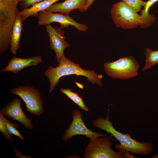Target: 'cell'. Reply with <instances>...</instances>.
Here are the masks:
<instances>
[{
	"mask_svg": "<svg viewBox=\"0 0 158 158\" xmlns=\"http://www.w3.org/2000/svg\"><path fill=\"white\" fill-rule=\"evenodd\" d=\"M45 29L49 37V47L55 53V59L59 63L65 56L64 51L70 46L65 40L62 30L60 28H54L50 24L46 25Z\"/></svg>",
	"mask_w": 158,
	"mask_h": 158,
	"instance_id": "10",
	"label": "cell"
},
{
	"mask_svg": "<svg viewBox=\"0 0 158 158\" xmlns=\"http://www.w3.org/2000/svg\"><path fill=\"white\" fill-rule=\"evenodd\" d=\"M109 113L108 110L105 118L99 117L93 122L92 125L95 127L111 134L119 141L120 144L115 146L116 148L121 152L128 151L133 154L145 155L151 153L152 150V143L138 142L131 138L129 133L124 134L117 130L113 126L111 121L109 120Z\"/></svg>",
	"mask_w": 158,
	"mask_h": 158,
	"instance_id": "1",
	"label": "cell"
},
{
	"mask_svg": "<svg viewBox=\"0 0 158 158\" xmlns=\"http://www.w3.org/2000/svg\"><path fill=\"white\" fill-rule=\"evenodd\" d=\"M4 118V116L0 113V131L6 140H11L13 135L9 132L5 121Z\"/></svg>",
	"mask_w": 158,
	"mask_h": 158,
	"instance_id": "19",
	"label": "cell"
},
{
	"mask_svg": "<svg viewBox=\"0 0 158 158\" xmlns=\"http://www.w3.org/2000/svg\"><path fill=\"white\" fill-rule=\"evenodd\" d=\"M59 0H45L19 12L18 14L21 16L22 20L23 21L31 16H37L39 12L47 10L52 4Z\"/></svg>",
	"mask_w": 158,
	"mask_h": 158,
	"instance_id": "14",
	"label": "cell"
},
{
	"mask_svg": "<svg viewBox=\"0 0 158 158\" xmlns=\"http://www.w3.org/2000/svg\"><path fill=\"white\" fill-rule=\"evenodd\" d=\"M59 63V66L55 68L49 66L44 72V75L48 78L50 83V94L61 77L71 75L85 76L87 78L88 81L100 87L102 86L101 80L102 76L98 75L94 71L82 69L78 64L75 63L65 56Z\"/></svg>",
	"mask_w": 158,
	"mask_h": 158,
	"instance_id": "2",
	"label": "cell"
},
{
	"mask_svg": "<svg viewBox=\"0 0 158 158\" xmlns=\"http://www.w3.org/2000/svg\"><path fill=\"white\" fill-rule=\"evenodd\" d=\"M145 55L146 58L145 63L142 71L148 69L158 63V50L153 51L150 48H147Z\"/></svg>",
	"mask_w": 158,
	"mask_h": 158,
	"instance_id": "15",
	"label": "cell"
},
{
	"mask_svg": "<svg viewBox=\"0 0 158 158\" xmlns=\"http://www.w3.org/2000/svg\"><path fill=\"white\" fill-rule=\"evenodd\" d=\"M22 101L18 98H15L6 104L0 110V113L16 120L23 124L26 128L31 130L33 126L31 119L23 111L21 107Z\"/></svg>",
	"mask_w": 158,
	"mask_h": 158,
	"instance_id": "9",
	"label": "cell"
},
{
	"mask_svg": "<svg viewBox=\"0 0 158 158\" xmlns=\"http://www.w3.org/2000/svg\"><path fill=\"white\" fill-rule=\"evenodd\" d=\"M15 152L16 156L19 158H31L32 157L29 156H25L19 152L17 149L15 147Z\"/></svg>",
	"mask_w": 158,
	"mask_h": 158,
	"instance_id": "22",
	"label": "cell"
},
{
	"mask_svg": "<svg viewBox=\"0 0 158 158\" xmlns=\"http://www.w3.org/2000/svg\"><path fill=\"white\" fill-rule=\"evenodd\" d=\"M157 23H158V21H157Z\"/></svg>",
	"mask_w": 158,
	"mask_h": 158,
	"instance_id": "25",
	"label": "cell"
},
{
	"mask_svg": "<svg viewBox=\"0 0 158 158\" xmlns=\"http://www.w3.org/2000/svg\"><path fill=\"white\" fill-rule=\"evenodd\" d=\"M107 137L90 140L85 151L86 158H126L124 152L113 150L112 141Z\"/></svg>",
	"mask_w": 158,
	"mask_h": 158,
	"instance_id": "5",
	"label": "cell"
},
{
	"mask_svg": "<svg viewBox=\"0 0 158 158\" xmlns=\"http://www.w3.org/2000/svg\"><path fill=\"white\" fill-rule=\"evenodd\" d=\"M11 92L23 100L29 113L35 116H39L44 113L43 101L37 89L28 86H21L12 89Z\"/></svg>",
	"mask_w": 158,
	"mask_h": 158,
	"instance_id": "6",
	"label": "cell"
},
{
	"mask_svg": "<svg viewBox=\"0 0 158 158\" xmlns=\"http://www.w3.org/2000/svg\"><path fill=\"white\" fill-rule=\"evenodd\" d=\"M131 154L132 153L130 154L128 151H126L124 153L125 155L126 158H136V157L132 154Z\"/></svg>",
	"mask_w": 158,
	"mask_h": 158,
	"instance_id": "24",
	"label": "cell"
},
{
	"mask_svg": "<svg viewBox=\"0 0 158 158\" xmlns=\"http://www.w3.org/2000/svg\"><path fill=\"white\" fill-rule=\"evenodd\" d=\"M104 67L109 76L115 79H126L138 75L139 65L134 57L130 56L120 58L113 62H105Z\"/></svg>",
	"mask_w": 158,
	"mask_h": 158,
	"instance_id": "4",
	"label": "cell"
},
{
	"mask_svg": "<svg viewBox=\"0 0 158 158\" xmlns=\"http://www.w3.org/2000/svg\"><path fill=\"white\" fill-rule=\"evenodd\" d=\"M111 13L115 25L124 29H131L139 26L145 28L152 25L134 9L121 1L117 2L113 5Z\"/></svg>",
	"mask_w": 158,
	"mask_h": 158,
	"instance_id": "3",
	"label": "cell"
},
{
	"mask_svg": "<svg viewBox=\"0 0 158 158\" xmlns=\"http://www.w3.org/2000/svg\"><path fill=\"white\" fill-rule=\"evenodd\" d=\"M73 120L68 128L65 131L62 139L64 141L69 140L72 137L81 135L86 136L90 140L96 138L100 136L107 137L114 140L107 135L93 132L88 128L83 121L81 113L77 110L73 111Z\"/></svg>",
	"mask_w": 158,
	"mask_h": 158,
	"instance_id": "8",
	"label": "cell"
},
{
	"mask_svg": "<svg viewBox=\"0 0 158 158\" xmlns=\"http://www.w3.org/2000/svg\"><path fill=\"white\" fill-rule=\"evenodd\" d=\"M20 4L22 10L27 9L30 6L45 0H20Z\"/></svg>",
	"mask_w": 158,
	"mask_h": 158,
	"instance_id": "21",
	"label": "cell"
},
{
	"mask_svg": "<svg viewBox=\"0 0 158 158\" xmlns=\"http://www.w3.org/2000/svg\"><path fill=\"white\" fill-rule=\"evenodd\" d=\"M87 0V3L85 8L84 12L86 11H87L89 7L92 4L95 0Z\"/></svg>",
	"mask_w": 158,
	"mask_h": 158,
	"instance_id": "23",
	"label": "cell"
},
{
	"mask_svg": "<svg viewBox=\"0 0 158 158\" xmlns=\"http://www.w3.org/2000/svg\"><path fill=\"white\" fill-rule=\"evenodd\" d=\"M121 1L134 9L136 12L141 11L142 6L144 7L146 2L142 0H122Z\"/></svg>",
	"mask_w": 158,
	"mask_h": 158,
	"instance_id": "18",
	"label": "cell"
},
{
	"mask_svg": "<svg viewBox=\"0 0 158 158\" xmlns=\"http://www.w3.org/2000/svg\"><path fill=\"white\" fill-rule=\"evenodd\" d=\"M87 1V0H66L60 3H54L46 10L67 15H68L71 11L75 9H78L80 12H84Z\"/></svg>",
	"mask_w": 158,
	"mask_h": 158,
	"instance_id": "12",
	"label": "cell"
},
{
	"mask_svg": "<svg viewBox=\"0 0 158 158\" xmlns=\"http://www.w3.org/2000/svg\"><path fill=\"white\" fill-rule=\"evenodd\" d=\"M4 120L9 132L11 134L19 137L21 140H23L24 138L22 135L20 134L19 131L16 129L19 127V125L16 123H14L11 122L5 117Z\"/></svg>",
	"mask_w": 158,
	"mask_h": 158,
	"instance_id": "20",
	"label": "cell"
},
{
	"mask_svg": "<svg viewBox=\"0 0 158 158\" xmlns=\"http://www.w3.org/2000/svg\"><path fill=\"white\" fill-rule=\"evenodd\" d=\"M60 91L76 104L80 108L85 111H88V109L85 105L83 99L78 95V93L73 92L69 89L62 88Z\"/></svg>",
	"mask_w": 158,
	"mask_h": 158,
	"instance_id": "16",
	"label": "cell"
},
{
	"mask_svg": "<svg viewBox=\"0 0 158 158\" xmlns=\"http://www.w3.org/2000/svg\"><path fill=\"white\" fill-rule=\"evenodd\" d=\"M158 1V0H149L146 1L144 8L141 11L140 15L152 24L156 20V18L154 15L149 14L148 11L150 7Z\"/></svg>",
	"mask_w": 158,
	"mask_h": 158,
	"instance_id": "17",
	"label": "cell"
},
{
	"mask_svg": "<svg viewBox=\"0 0 158 158\" xmlns=\"http://www.w3.org/2000/svg\"><path fill=\"white\" fill-rule=\"evenodd\" d=\"M54 13L47 10L39 12L37 16L38 24L40 26L46 25L52 23L57 22L60 23L61 28H67L69 25H72L79 32H85L88 29L86 24L77 23L68 15Z\"/></svg>",
	"mask_w": 158,
	"mask_h": 158,
	"instance_id": "7",
	"label": "cell"
},
{
	"mask_svg": "<svg viewBox=\"0 0 158 158\" xmlns=\"http://www.w3.org/2000/svg\"><path fill=\"white\" fill-rule=\"evenodd\" d=\"M43 61L41 56L28 58H21L13 56L8 62L7 66L0 71V73L11 71L16 73L26 67L37 65Z\"/></svg>",
	"mask_w": 158,
	"mask_h": 158,
	"instance_id": "11",
	"label": "cell"
},
{
	"mask_svg": "<svg viewBox=\"0 0 158 158\" xmlns=\"http://www.w3.org/2000/svg\"><path fill=\"white\" fill-rule=\"evenodd\" d=\"M23 21L21 16L18 13L13 26L10 44L11 50L14 54L20 46V38L23 30Z\"/></svg>",
	"mask_w": 158,
	"mask_h": 158,
	"instance_id": "13",
	"label": "cell"
}]
</instances>
